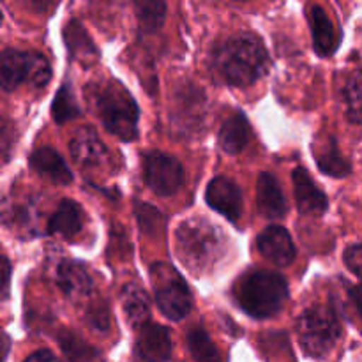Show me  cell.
<instances>
[{"mask_svg":"<svg viewBox=\"0 0 362 362\" xmlns=\"http://www.w3.org/2000/svg\"><path fill=\"white\" fill-rule=\"evenodd\" d=\"M269 57L253 34H240L223 42L214 53V71L225 83L247 87L265 74Z\"/></svg>","mask_w":362,"mask_h":362,"instance_id":"obj_1","label":"cell"},{"mask_svg":"<svg viewBox=\"0 0 362 362\" xmlns=\"http://www.w3.org/2000/svg\"><path fill=\"white\" fill-rule=\"evenodd\" d=\"M175 246L180 262L194 276L211 271L225 253L221 232L205 219H187L175 232Z\"/></svg>","mask_w":362,"mask_h":362,"instance_id":"obj_2","label":"cell"},{"mask_svg":"<svg viewBox=\"0 0 362 362\" xmlns=\"http://www.w3.org/2000/svg\"><path fill=\"white\" fill-rule=\"evenodd\" d=\"M288 297V286L283 276L276 272L255 271L237 286V300L250 317H274Z\"/></svg>","mask_w":362,"mask_h":362,"instance_id":"obj_3","label":"cell"},{"mask_svg":"<svg viewBox=\"0 0 362 362\" xmlns=\"http://www.w3.org/2000/svg\"><path fill=\"white\" fill-rule=\"evenodd\" d=\"M94 105L99 119L110 133L126 141L138 136V106L122 85L110 81L98 87Z\"/></svg>","mask_w":362,"mask_h":362,"instance_id":"obj_4","label":"cell"},{"mask_svg":"<svg viewBox=\"0 0 362 362\" xmlns=\"http://www.w3.org/2000/svg\"><path fill=\"white\" fill-rule=\"evenodd\" d=\"M300 345L308 356L322 357L334 346L341 334V324L334 310L317 306L304 311L297 322Z\"/></svg>","mask_w":362,"mask_h":362,"instance_id":"obj_5","label":"cell"},{"mask_svg":"<svg viewBox=\"0 0 362 362\" xmlns=\"http://www.w3.org/2000/svg\"><path fill=\"white\" fill-rule=\"evenodd\" d=\"M156 304L170 320H182L191 310V293L179 272L168 264H158L151 271Z\"/></svg>","mask_w":362,"mask_h":362,"instance_id":"obj_6","label":"cell"},{"mask_svg":"<svg viewBox=\"0 0 362 362\" xmlns=\"http://www.w3.org/2000/svg\"><path fill=\"white\" fill-rule=\"evenodd\" d=\"M144 179L152 193L172 197L182 187L184 168L173 156L147 152L144 156Z\"/></svg>","mask_w":362,"mask_h":362,"instance_id":"obj_7","label":"cell"},{"mask_svg":"<svg viewBox=\"0 0 362 362\" xmlns=\"http://www.w3.org/2000/svg\"><path fill=\"white\" fill-rule=\"evenodd\" d=\"M205 200L216 212L223 214L230 221H237L243 214V193L239 186L226 177L211 180L205 191Z\"/></svg>","mask_w":362,"mask_h":362,"instance_id":"obj_8","label":"cell"},{"mask_svg":"<svg viewBox=\"0 0 362 362\" xmlns=\"http://www.w3.org/2000/svg\"><path fill=\"white\" fill-rule=\"evenodd\" d=\"M257 246L258 251L276 265H283L285 267V265L292 264L293 258H296L293 240L283 226H267L258 235Z\"/></svg>","mask_w":362,"mask_h":362,"instance_id":"obj_9","label":"cell"},{"mask_svg":"<svg viewBox=\"0 0 362 362\" xmlns=\"http://www.w3.org/2000/svg\"><path fill=\"white\" fill-rule=\"evenodd\" d=\"M136 354L145 362H166L172 354V339L168 329L159 324L141 327L136 339Z\"/></svg>","mask_w":362,"mask_h":362,"instance_id":"obj_10","label":"cell"},{"mask_svg":"<svg viewBox=\"0 0 362 362\" xmlns=\"http://www.w3.org/2000/svg\"><path fill=\"white\" fill-rule=\"evenodd\" d=\"M293 191L297 207L306 216H320L327 211V197L322 193L304 168L293 170Z\"/></svg>","mask_w":362,"mask_h":362,"instance_id":"obj_11","label":"cell"},{"mask_svg":"<svg viewBox=\"0 0 362 362\" xmlns=\"http://www.w3.org/2000/svg\"><path fill=\"white\" fill-rule=\"evenodd\" d=\"M30 166L39 173V175L52 180L53 184L67 186V184L73 182V173H71L69 166L66 165L62 156H60L59 152L53 151V148L42 147L32 152Z\"/></svg>","mask_w":362,"mask_h":362,"instance_id":"obj_12","label":"cell"},{"mask_svg":"<svg viewBox=\"0 0 362 362\" xmlns=\"http://www.w3.org/2000/svg\"><path fill=\"white\" fill-rule=\"evenodd\" d=\"M69 151L74 161L80 166H87V168L98 166L106 156L105 145L90 127H83L71 138Z\"/></svg>","mask_w":362,"mask_h":362,"instance_id":"obj_13","label":"cell"},{"mask_svg":"<svg viewBox=\"0 0 362 362\" xmlns=\"http://www.w3.org/2000/svg\"><path fill=\"white\" fill-rule=\"evenodd\" d=\"M57 285L67 297H85L92 290V279L87 267L80 262H62L57 267Z\"/></svg>","mask_w":362,"mask_h":362,"instance_id":"obj_14","label":"cell"},{"mask_svg":"<svg viewBox=\"0 0 362 362\" xmlns=\"http://www.w3.org/2000/svg\"><path fill=\"white\" fill-rule=\"evenodd\" d=\"M258 209L265 218L278 219L286 212V200L278 180L271 173H262L257 182Z\"/></svg>","mask_w":362,"mask_h":362,"instance_id":"obj_15","label":"cell"},{"mask_svg":"<svg viewBox=\"0 0 362 362\" xmlns=\"http://www.w3.org/2000/svg\"><path fill=\"white\" fill-rule=\"evenodd\" d=\"M32 53L6 49L0 59V80L4 90H14L20 83L27 81L30 74Z\"/></svg>","mask_w":362,"mask_h":362,"instance_id":"obj_16","label":"cell"},{"mask_svg":"<svg viewBox=\"0 0 362 362\" xmlns=\"http://www.w3.org/2000/svg\"><path fill=\"white\" fill-rule=\"evenodd\" d=\"M83 228V212L73 200H62L48 221V232L53 235L73 239Z\"/></svg>","mask_w":362,"mask_h":362,"instance_id":"obj_17","label":"cell"},{"mask_svg":"<svg viewBox=\"0 0 362 362\" xmlns=\"http://www.w3.org/2000/svg\"><path fill=\"white\" fill-rule=\"evenodd\" d=\"M311 34H313L315 49L320 57H329L338 48V37H336L334 25H332L329 14L320 6H313L310 11Z\"/></svg>","mask_w":362,"mask_h":362,"instance_id":"obj_18","label":"cell"},{"mask_svg":"<svg viewBox=\"0 0 362 362\" xmlns=\"http://www.w3.org/2000/svg\"><path fill=\"white\" fill-rule=\"evenodd\" d=\"M317 165L324 173L331 177H346L350 173V165L339 152L336 140L331 136L318 138L313 145Z\"/></svg>","mask_w":362,"mask_h":362,"instance_id":"obj_19","label":"cell"},{"mask_svg":"<svg viewBox=\"0 0 362 362\" xmlns=\"http://www.w3.org/2000/svg\"><path fill=\"white\" fill-rule=\"evenodd\" d=\"M250 141V124L243 113H233L219 131V145L228 154H239Z\"/></svg>","mask_w":362,"mask_h":362,"instance_id":"obj_20","label":"cell"},{"mask_svg":"<svg viewBox=\"0 0 362 362\" xmlns=\"http://www.w3.org/2000/svg\"><path fill=\"white\" fill-rule=\"evenodd\" d=\"M122 308L127 320L134 327L147 325L145 322L148 320V315H151V300L140 286L133 285V283L126 285V288L122 290Z\"/></svg>","mask_w":362,"mask_h":362,"instance_id":"obj_21","label":"cell"},{"mask_svg":"<svg viewBox=\"0 0 362 362\" xmlns=\"http://www.w3.org/2000/svg\"><path fill=\"white\" fill-rule=\"evenodd\" d=\"M64 35H66L67 49H69V53L73 59H80L81 62H87L88 59L95 60L98 49L94 48L92 41L88 39L87 32H85L83 28L76 23V21H71V23H67Z\"/></svg>","mask_w":362,"mask_h":362,"instance_id":"obj_22","label":"cell"},{"mask_svg":"<svg viewBox=\"0 0 362 362\" xmlns=\"http://www.w3.org/2000/svg\"><path fill=\"white\" fill-rule=\"evenodd\" d=\"M60 346L69 362H103L101 352L85 343L74 332H64L60 336Z\"/></svg>","mask_w":362,"mask_h":362,"instance_id":"obj_23","label":"cell"},{"mask_svg":"<svg viewBox=\"0 0 362 362\" xmlns=\"http://www.w3.org/2000/svg\"><path fill=\"white\" fill-rule=\"evenodd\" d=\"M187 346L197 362H221L218 349L204 329L194 327L187 332Z\"/></svg>","mask_w":362,"mask_h":362,"instance_id":"obj_24","label":"cell"},{"mask_svg":"<svg viewBox=\"0 0 362 362\" xmlns=\"http://www.w3.org/2000/svg\"><path fill=\"white\" fill-rule=\"evenodd\" d=\"M346 115L354 124H362V71H356L345 85Z\"/></svg>","mask_w":362,"mask_h":362,"instance_id":"obj_25","label":"cell"},{"mask_svg":"<svg viewBox=\"0 0 362 362\" xmlns=\"http://www.w3.org/2000/svg\"><path fill=\"white\" fill-rule=\"evenodd\" d=\"M52 113H53V120L57 124H64L67 120L74 119V117L80 115V108L76 105V99H74L73 92L69 90L67 85H64L55 95V101L52 105Z\"/></svg>","mask_w":362,"mask_h":362,"instance_id":"obj_26","label":"cell"},{"mask_svg":"<svg viewBox=\"0 0 362 362\" xmlns=\"http://www.w3.org/2000/svg\"><path fill=\"white\" fill-rule=\"evenodd\" d=\"M136 14L140 27L145 32H154L165 21L166 6L163 2H136Z\"/></svg>","mask_w":362,"mask_h":362,"instance_id":"obj_27","label":"cell"},{"mask_svg":"<svg viewBox=\"0 0 362 362\" xmlns=\"http://www.w3.org/2000/svg\"><path fill=\"white\" fill-rule=\"evenodd\" d=\"M136 216H138V221H140L141 228L145 232H154L156 228L159 226V221L163 219V216L159 214L158 209L151 207V205H138L136 207Z\"/></svg>","mask_w":362,"mask_h":362,"instance_id":"obj_28","label":"cell"},{"mask_svg":"<svg viewBox=\"0 0 362 362\" xmlns=\"http://www.w3.org/2000/svg\"><path fill=\"white\" fill-rule=\"evenodd\" d=\"M87 320L88 324H90L94 329H98V331H106V329L110 327L108 310H106L105 306L90 308L87 315Z\"/></svg>","mask_w":362,"mask_h":362,"instance_id":"obj_29","label":"cell"},{"mask_svg":"<svg viewBox=\"0 0 362 362\" xmlns=\"http://www.w3.org/2000/svg\"><path fill=\"white\" fill-rule=\"evenodd\" d=\"M345 264L354 274L362 279V244H357L345 251Z\"/></svg>","mask_w":362,"mask_h":362,"instance_id":"obj_30","label":"cell"},{"mask_svg":"<svg viewBox=\"0 0 362 362\" xmlns=\"http://www.w3.org/2000/svg\"><path fill=\"white\" fill-rule=\"evenodd\" d=\"M9 274H11V265L6 257H2V297L7 299V290H9Z\"/></svg>","mask_w":362,"mask_h":362,"instance_id":"obj_31","label":"cell"},{"mask_svg":"<svg viewBox=\"0 0 362 362\" xmlns=\"http://www.w3.org/2000/svg\"><path fill=\"white\" fill-rule=\"evenodd\" d=\"M25 362H59V359L49 350H39V352L32 354Z\"/></svg>","mask_w":362,"mask_h":362,"instance_id":"obj_32","label":"cell"},{"mask_svg":"<svg viewBox=\"0 0 362 362\" xmlns=\"http://www.w3.org/2000/svg\"><path fill=\"white\" fill-rule=\"evenodd\" d=\"M350 296H352L354 304H356L357 311H359V315L362 318V286H356V288L350 290Z\"/></svg>","mask_w":362,"mask_h":362,"instance_id":"obj_33","label":"cell"}]
</instances>
